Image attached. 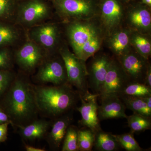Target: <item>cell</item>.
<instances>
[{
    "label": "cell",
    "mask_w": 151,
    "mask_h": 151,
    "mask_svg": "<svg viewBox=\"0 0 151 151\" xmlns=\"http://www.w3.org/2000/svg\"><path fill=\"white\" fill-rule=\"evenodd\" d=\"M4 95L0 106L8 115L12 125L25 126L35 120L38 111L34 86L27 79L15 76Z\"/></svg>",
    "instance_id": "6da1fadb"
},
{
    "label": "cell",
    "mask_w": 151,
    "mask_h": 151,
    "mask_svg": "<svg viewBox=\"0 0 151 151\" xmlns=\"http://www.w3.org/2000/svg\"><path fill=\"white\" fill-rule=\"evenodd\" d=\"M64 24L68 42L78 58L86 61L100 50L105 33L97 17Z\"/></svg>",
    "instance_id": "7a4b0ae2"
},
{
    "label": "cell",
    "mask_w": 151,
    "mask_h": 151,
    "mask_svg": "<svg viewBox=\"0 0 151 151\" xmlns=\"http://www.w3.org/2000/svg\"><path fill=\"white\" fill-rule=\"evenodd\" d=\"M34 86L38 113L55 119L74 109L79 99V94L67 82L52 86Z\"/></svg>",
    "instance_id": "3957f363"
},
{
    "label": "cell",
    "mask_w": 151,
    "mask_h": 151,
    "mask_svg": "<svg viewBox=\"0 0 151 151\" xmlns=\"http://www.w3.org/2000/svg\"><path fill=\"white\" fill-rule=\"evenodd\" d=\"M63 23L97 17L98 0H50Z\"/></svg>",
    "instance_id": "277c9868"
},
{
    "label": "cell",
    "mask_w": 151,
    "mask_h": 151,
    "mask_svg": "<svg viewBox=\"0 0 151 151\" xmlns=\"http://www.w3.org/2000/svg\"><path fill=\"white\" fill-rule=\"evenodd\" d=\"M58 52L65 64L68 82L76 88L80 95L89 92L86 61L76 56L65 42L61 44Z\"/></svg>",
    "instance_id": "5b68a950"
},
{
    "label": "cell",
    "mask_w": 151,
    "mask_h": 151,
    "mask_svg": "<svg viewBox=\"0 0 151 151\" xmlns=\"http://www.w3.org/2000/svg\"><path fill=\"white\" fill-rule=\"evenodd\" d=\"M52 15L51 7L44 0H24L19 2L15 23L26 30L45 22Z\"/></svg>",
    "instance_id": "8992f818"
},
{
    "label": "cell",
    "mask_w": 151,
    "mask_h": 151,
    "mask_svg": "<svg viewBox=\"0 0 151 151\" xmlns=\"http://www.w3.org/2000/svg\"><path fill=\"white\" fill-rule=\"evenodd\" d=\"M37 68L33 80L39 85H59L68 82L65 64L58 52L47 55Z\"/></svg>",
    "instance_id": "52a82bcc"
},
{
    "label": "cell",
    "mask_w": 151,
    "mask_h": 151,
    "mask_svg": "<svg viewBox=\"0 0 151 151\" xmlns=\"http://www.w3.org/2000/svg\"><path fill=\"white\" fill-rule=\"evenodd\" d=\"M27 36L38 45L47 54L58 52L62 43L59 25L55 22H45L26 30Z\"/></svg>",
    "instance_id": "ba28073f"
},
{
    "label": "cell",
    "mask_w": 151,
    "mask_h": 151,
    "mask_svg": "<svg viewBox=\"0 0 151 151\" xmlns=\"http://www.w3.org/2000/svg\"><path fill=\"white\" fill-rule=\"evenodd\" d=\"M97 18L105 36L124 25L127 4L122 0H98Z\"/></svg>",
    "instance_id": "9c48e42d"
},
{
    "label": "cell",
    "mask_w": 151,
    "mask_h": 151,
    "mask_svg": "<svg viewBox=\"0 0 151 151\" xmlns=\"http://www.w3.org/2000/svg\"><path fill=\"white\" fill-rule=\"evenodd\" d=\"M14 53V60L25 73H31L40 65L47 53L27 36Z\"/></svg>",
    "instance_id": "30bf717a"
},
{
    "label": "cell",
    "mask_w": 151,
    "mask_h": 151,
    "mask_svg": "<svg viewBox=\"0 0 151 151\" xmlns=\"http://www.w3.org/2000/svg\"><path fill=\"white\" fill-rule=\"evenodd\" d=\"M136 1L127 4L124 25L131 31L151 35V8Z\"/></svg>",
    "instance_id": "8fae6325"
},
{
    "label": "cell",
    "mask_w": 151,
    "mask_h": 151,
    "mask_svg": "<svg viewBox=\"0 0 151 151\" xmlns=\"http://www.w3.org/2000/svg\"><path fill=\"white\" fill-rule=\"evenodd\" d=\"M131 82L120 63L113 56L111 58L99 96L107 94H115L119 96Z\"/></svg>",
    "instance_id": "7c38bea8"
},
{
    "label": "cell",
    "mask_w": 151,
    "mask_h": 151,
    "mask_svg": "<svg viewBox=\"0 0 151 151\" xmlns=\"http://www.w3.org/2000/svg\"><path fill=\"white\" fill-rule=\"evenodd\" d=\"M87 66L89 88L93 93L99 95L112 57L105 53H96L92 57Z\"/></svg>",
    "instance_id": "4fadbf2b"
},
{
    "label": "cell",
    "mask_w": 151,
    "mask_h": 151,
    "mask_svg": "<svg viewBox=\"0 0 151 151\" xmlns=\"http://www.w3.org/2000/svg\"><path fill=\"white\" fill-rule=\"evenodd\" d=\"M116 58L132 82L144 84L149 60L142 56L132 47L126 53Z\"/></svg>",
    "instance_id": "5bb4252c"
},
{
    "label": "cell",
    "mask_w": 151,
    "mask_h": 151,
    "mask_svg": "<svg viewBox=\"0 0 151 151\" xmlns=\"http://www.w3.org/2000/svg\"><path fill=\"white\" fill-rule=\"evenodd\" d=\"M99 95L89 92L84 95L79 94L81 105L76 108L80 112L81 119L78 124L81 126L89 128L94 133L101 129L100 120L98 117V105L97 99Z\"/></svg>",
    "instance_id": "9a60e30c"
},
{
    "label": "cell",
    "mask_w": 151,
    "mask_h": 151,
    "mask_svg": "<svg viewBox=\"0 0 151 151\" xmlns=\"http://www.w3.org/2000/svg\"><path fill=\"white\" fill-rule=\"evenodd\" d=\"M99 97L101 99V104L98 105V117L100 121L127 118V108L118 95L104 94Z\"/></svg>",
    "instance_id": "2e32d148"
},
{
    "label": "cell",
    "mask_w": 151,
    "mask_h": 151,
    "mask_svg": "<svg viewBox=\"0 0 151 151\" xmlns=\"http://www.w3.org/2000/svg\"><path fill=\"white\" fill-rule=\"evenodd\" d=\"M131 30L125 25L105 36L107 46L115 57L123 55L132 48L130 37Z\"/></svg>",
    "instance_id": "e0dca14e"
},
{
    "label": "cell",
    "mask_w": 151,
    "mask_h": 151,
    "mask_svg": "<svg viewBox=\"0 0 151 151\" xmlns=\"http://www.w3.org/2000/svg\"><path fill=\"white\" fill-rule=\"evenodd\" d=\"M27 38L26 31L14 22H0V47L19 46Z\"/></svg>",
    "instance_id": "ac0fdd59"
},
{
    "label": "cell",
    "mask_w": 151,
    "mask_h": 151,
    "mask_svg": "<svg viewBox=\"0 0 151 151\" xmlns=\"http://www.w3.org/2000/svg\"><path fill=\"white\" fill-rule=\"evenodd\" d=\"M72 111L56 118L51 129L47 134V139L52 150H58L61 147L67 128L73 121Z\"/></svg>",
    "instance_id": "d6986e66"
},
{
    "label": "cell",
    "mask_w": 151,
    "mask_h": 151,
    "mask_svg": "<svg viewBox=\"0 0 151 151\" xmlns=\"http://www.w3.org/2000/svg\"><path fill=\"white\" fill-rule=\"evenodd\" d=\"M50 127V122L35 120L25 126H18L22 137L29 141L39 139L46 136Z\"/></svg>",
    "instance_id": "ffe728a7"
},
{
    "label": "cell",
    "mask_w": 151,
    "mask_h": 151,
    "mask_svg": "<svg viewBox=\"0 0 151 151\" xmlns=\"http://www.w3.org/2000/svg\"><path fill=\"white\" fill-rule=\"evenodd\" d=\"M130 41L132 48L146 59H150L151 55V35L131 31Z\"/></svg>",
    "instance_id": "44dd1931"
},
{
    "label": "cell",
    "mask_w": 151,
    "mask_h": 151,
    "mask_svg": "<svg viewBox=\"0 0 151 151\" xmlns=\"http://www.w3.org/2000/svg\"><path fill=\"white\" fill-rule=\"evenodd\" d=\"M94 147L98 151H116L121 148L115 135L102 129L94 133Z\"/></svg>",
    "instance_id": "7402d4cb"
},
{
    "label": "cell",
    "mask_w": 151,
    "mask_h": 151,
    "mask_svg": "<svg viewBox=\"0 0 151 151\" xmlns=\"http://www.w3.org/2000/svg\"><path fill=\"white\" fill-rule=\"evenodd\" d=\"M126 108L134 113L151 117V109L148 107L144 97L121 95L119 96Z\"/></svg>",
    "instance_id": "603a6c76"
},
{
    "label": "cell",
    "mask_w": 151,
    "mask_h": 151,
    "mask_svg": "<svg viewBox=\"0 0 151 151\" xmlns=\"http://www.w3.org/2000/svg\"><path fill=\"white\" fill-rule=\"evenodd\" d=\"M126 119L131 132L133 134L151 129L150 117L134 113L131 116H127Z\"/></svg>",
    "instance_id": "cb8c5ba5"
},
{
    "label": "cell",
    "mask_w": 151,
    "mask_h": 151,
    "mask_svg": "<svg viewBox=\"0 0 151 151\" xmlns=\"http://www.w3.org/2000/svg\"><path fill=\"white\" fill-rule=\"evenodd\" d=\"M19 0H0V19L15 23Z\"/></svg>",
    "instance_id": "d4e9b609"
},
{
    "label": "cell",
    "mask_w": 151,
    "mask_h": 151,
    "mask_svg": "<svg viewBox=\"0 0 151 151\" xmlns=\"http://www.w3.org/2000/svg\"><path fill=\"white\" fill-rule=\"evenodd\" d=\"M78 129L74 125H69L63 141L61 151H78Z\"/></svg>",
    "instance_id": "484cf974"
},
{
    "label": "cell",
    "mask_w": 151,
    "mask_h": 151,
    "mask_svg": "<svg viewBox=\"0 0 151 151\" xmlns=\"http://www.w3.org/2000/svg\"><path fill=\"white\" fill-rule=\"evenodd\" d=\"M94 133L89 128L84 127L78 130V151H90L94 147Z\"/></svg>",
    "instance_id": "4316f807"
},
{
    "label": "cell",
    "mask_w": 151,
    "mask_h": 151,
    "mask_svg": "<svg viewBox=\"0 0 151 151\" xmlns=\"http://www.w3.org/2000/svg\"><path fill=\"white\" fill-rule=\"evenodd\" d=\"M125 95L138 97L151 96V88L143 83L131 82L123 90L119 96Z\"/></svg>",
    "instance_id": "83f0119b"
},
{
    "label": "cell",
    "mask_w": 151,
    "mask_h": 151,
    "mask_svg": "<svg viewBox=\"0 0 151 151\" xmlns=\"http://www.w3.org/2000/svg\"><path fill=\"white\" fill-rule=\"evenodd\" d=\"M120 147L127 151H143L132 132L120 135H114Z\"/></svg>",
    "instance_id": "f1b7e54d"
},
{
    "label": "cell",
    "mask_w": 151,
    "mask_h": 151,
    "mask_svg": "<svg viewBox=\"0 0 151 151\" xmlns=\"http://www.w3.org/2000/svg\"><path fill=\"white\" fill-rule=\"evenodd\" d=\"M9 47L0 49V70H11L13 65L14 55Z\"/></svg>",
    "instance_id": "f546056e"
},
{
    "label": "cell",
    "mask_w": 151,
    "mask_h": 151,
    "mask_svg": "<svg viewBox=\"0 0 151 151\" xmlns=\"http://www.w3.org/2000/svg\"><path fill=\"white\" fill-rule=\"evenodd\" d=\"M14 77L11 70H0V97L8 89Z\"/></svg>",
    "instance_id": "4dcf8cb0"
},
{
    "label": "cell",
    "mask_w": 151,
    "mask_h": 151,
    "mask_svg": "<svg viewBox=\"0 0 151 151\" xmlns=\"http://www.w3.org/2000/svg\"><path fill=\"white\" fill-rule=\"evenodd\" d=\"M9 123L0 124V143L4 142L7 139Z\"/></svg>",
    "instance_id": "1f68e13d"
},
{
    "label": "cell",
    "mask_w": 151,
    "mask_h": 151,
    "mask_svg": "<svg viewBox=\"0 0 151 151\" xmlns=\"http://www.w3.org/2000/svg\"><path fill=\"white\" fill-rule=\"evenodd\" d=\"M6 123H9L12 125V123L8 115L0 106V124Z\"/></svg>",
    "instance_id": "d6a6232c"
},
{
    "label": "cell",
    "mask_w": 151,
    "mask_h": 151,
    "mask_svg": "<svg viewBox=\"0 0 151 151\" xmlns=\"http://www.w3.org/2000/svg\"><path fill=\"white\" fill-rule=\"evenodd\" d=\"M144 84L151 88V65L150 62L148 65Z\"/></svg>",
    "instance_id": "836d02e7"
},
{
    "label": "cell",
    "mask_w": 151,
    "mask_h": 151,
    "mask_svg": "<svg viewBox=\"0 0 151 151\" xmlns=\"http://www.w3.org/2000/svg\"><path fill=\"white\" fill-rule=\"evenodd\" d=\"M24 147L26 150L27 151H45V149L37 148L33 146L29 145L27 144H24Z\"/></svg>",
    "instance_id": "e575fe53"
},
{
    "label": "cell",
    "mask_w": 151,
    "mask_h": 151,
    "mask_svg": "<svg viewBox=\"0 0 151 151\" xmlns=\"http://www.w3.org/2000/svg\"><path fill=\"white\" fill-rule=\"evenodd\" d=\"M146 103L148 107L151 109V96L144 97Z\"/></svg>",
    "instance_id": "d590c367"
},
{
    "label": "cell",
    "mask_w": 151,
    "mask_h": 151,
    "mask_svg": "<svg viewBox=\"0 0 151 151\" xmlns=\"http://www.w3.org/2000/svg\"><path fill=\"white\" fill-rule=\"evenodd\" d=\"M141 3L151 8V0H139Z\"/></svg>",
    "instance_id": "8d00e7d4"
},
{
    "label": "cell",
    "mask_w": 151,
    "mask_h": 151,
    "mask_svg": "<svg viewBox=\"0 0 151 151\" xmlns=\"http://www.w3.org/2000/svg\"><path fill=\"white\" fill-rule=\"evenodd\" d=\"M124 3L126 4H128L134 1H137V0H122Z\"/></svg>",
    "instance_id": "74e56055"
},
{
    "label": "cell",
    "mask_w": 151,
    "mask_h": 151,
    "mask_svg": "<svg viewBox=\"0 0 151 151\" xmlns=\"http://www.w3.org/2000/svg\"><path fill=\"white\" fill-rule=\"evenodd\" d=\"M19 1H24V0H19Z\"/></svg>",
    "instance_id": "f35d334b"
}]
</instances>
